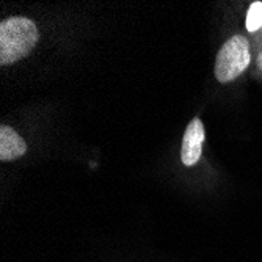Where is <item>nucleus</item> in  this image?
Listing matches in <instances>:
<instances>
[{"label": "nucleus", "mask_w": 262, "mask_h": 262, "mask_svg": "<svg viewBox=\"0 0 262 262\" xmlns=\"http://www.w3.org/2000/svg\"><path fill=\"white\" fill-rule=\"evenodd\" d=\"M39 39L35 22L29 17H8L0 24V64H11L27 57Z\"/></svg>", "instance_id": "f257e3e1"}, {"label": "nucleus", "mask_w": 262, "mask_h": 262, "mask_svg": "<svg viewBox=\"0 0 262 262\" xmlns=\"http://www.w3.org/2000/svg\"><path fill=\"white\" fill-rule=\"evenodd\" d=\"M250 64V44L242 35L229 38L217 54L215 77L220 83L232 82L239 77Z\"/></svg>", "instance_id": "f03ea898"}, {"label": "nucleus", "mask_w": 262, "mask_h": 262, "mask_svg": "<svg viewBox=\"0 0 262 262\" xmlns=\"http://www.w3.org/2000/svg\"><path fill=\"white\" fill-rule=\"evenodd\" d=\"M204 126L200 118L192 120L185 129L181 148V160L185 166H193L201 157V146L204 141Z\"/></svg>", "instance_id": "7ed1b4c3"}, {"label": "nucleus", "mask_w": 262, "mask_h": 262, "mask_svg": "<svg viewBox=\"0 0 262 262\" xmlns=\"http://www.w3.org/2000/svg\"><path fill=\"white\" fill-rule=\"evenodd\" d=\"M27 151V145L16 130L8 126L0 127V160L8 162L22 157Z\"/></svg>", "instance_id": "20e7f679"}, {"label": "nucleus", "mask_w": 262, "mask_h": 262, "mask_svg": "<svg viewBox=\"0 0 262 262\" xmlns=\"http://www.w3.org/2000/svg\"><path fill=\"white\" fill-rule=\"evenodd\" d=\"M247 30L256 32L262 27V2H253L247 13Z\"/></svg>", "instance_id": "39448f33"}, {"label": "nucleus", "mask_w": 262, "mask_h": 262, "mask_svg": "<svg viewBox=\"0 0 262 262\" xmlns=\"http://www.w3.org/2000/svg\"><path fill=\"white\" fill-rule=\"evenodd\" d=\"M257 63H259V66L262 68V54L259 55V58H257Z\"/></svg>", "instance_id": "423d86ee"}]
</instances>
